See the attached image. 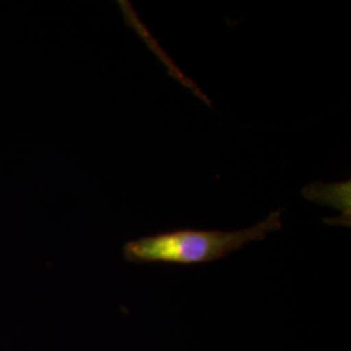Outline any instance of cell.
I'll list each match as a JSON object with an SVG mask.
<instances>
[{
    "label": "cell",
    "mask_w": 351,
    "mask_h": 351,
    "mask_svg": "<svg viewBox=\"0 0 351 351\" xmlns=\"http://www.w3.org/2000/svg\"><path fill=\"white\" fill-rule=\"evenodd\" d=\"M281 213V210L271 213L263 221L234 232L178 229L129 241L124 245V258L130 263L180 265L220 261L245 245L280 230Z\"/></svg>",
    "instance_id": "6da1fadb"
},
{
    "label": "cell",
    "mask_w": 351,
    "mask_h": 351,
    "mask_svg": "<svg viewBox=\"0 0 351 351\" xmlns=\"http://www.w3.org/2000/svg\"><path fill=\"white\" fill-rule=\"evenodd\" d=\"M335 191H328L326 185L323 184H313L310 186L302 190L303 197H306L310 201L317 202L320 204H330L335 208L342 213V217L337 223L342 220V226H346L345 216L350 219V181H345L339 184V191L336 195Z\"/></svg>",
    "instance_id": "7a4b0ae2"
}]
</instances>
